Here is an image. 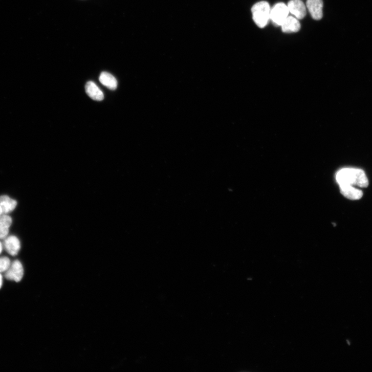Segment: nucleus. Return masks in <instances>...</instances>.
Returning <instances> with one entry per match:
<instances>
[{"label":"nucleus","mask_w":372,"mask_h":372,"mask_svg":"<svg viewBox=\"0 0 372 372\" xmlns=\"http://www.w3.org/2000/svg\"><path fill=\"white\" fill-rule=\"evenodd\" d=\"M3 215V210H2L1 206H0V218H1V217Z\"/></svg>","instance_id":"f3484780"},{"label":"nucleus","mask_w":372,"mask_h":372,"mask_svg":"<svg viewBox=\"0 0 372 372\" xmlns=\"http://www.w3.org/2000/svg\"><path fill=\"white\" fill-rule=\"evenodd\" d=\"M5 277L10 281H20L24 274V268L21 262L15 260L11 262L9 268L5 272Z\"/></svg>","instance_id":"20e7f679"},{"label":"nucleus","mask_w":372,"mask_h":372,"mask_svg":"<svg viewBox=\"0 0 372 372\" xmlns=\"http://www.w3.org/2000/svg\"><path fill=\"white\" fill-rule=\"evenodd\" d=\"M12 219L8 214H3L0 218V239H5L9 233Z\"/></svg>","instance_id":"ddd939ff"},{"label":"nucleus","mask_w":372,"mask_h":372,"mask_svg":"<svg viewBox=\"0 0 372 372\" xmlns=\"http://www.w3.org/2000/svg\"><path fill=\"white\" fill-rule=\"evenodd\" d=\"M85 88L87 95L93 100L99 101L103 99L104 95L102 92L94 82H87Z\"/></svg>","instance_id":"6e6552de"},{"label":"nucleus","mask_w":372,"mask_h":372,"mask_svg":"<svg viewBox=\"0 0 372 372\" xmlns=\"http://www.w3.org/2000/svg\"><path fill=\"white\" fill-rule=\"evenodd\" d=\"M3 246L4 245H3V244L1 242H0V254H1L3 252Z\"/></svg>","instance_id":"dca6fc26"},{"label":"nucleus","mask_w":372,"mask_h":372,"mask_svg":"<svg viewBox=\"0 0 372 372\" xmlns=\"http://www.w3.org/2000/svg\"><path fill=\"white\" fill-rule=\"evenodd\" d=\"M271 10L269 4L266 2L258 3L252 7L253 19L259 28H264L268 25L271 19Z\"/></svg>","instance_id":"f03ea898"},{"label":"nucleus","mask_w":372,"mask_h":372,"mask_svg":"<svg viewBox=\"0 0 372 372\" xmlns=\"http://www.w3.org/2000/svg\"><path fill=\"white\" fill-rule=\"evenodd\" d=\"M4 246L6 251L12 256L17 255L21 248L19 239L14 235L7 236L4 239Z\"/></svg>","instance_id":"0eeeda50"},{"label":"nucleus","mask_w":372,"mask_h":372,"mask_svg":"<svg viewBox=\"0 0 372 372\" xmlns=\"http://www.w3.org/2000/svg\"><path fill=\"white\" fill-rule=\"evenodd\" d=\"M336 180L340 187L357 186L366 188L368 186V181L365 172L359 169H342L337 173Z\"/></svg>","instance_id":"f257e3e1"},{"label":"nucleus","mask_w":372,"mask_h":372,"mask_svg":"<svg viewBox=\"0 0 372 372\" xmlns=\"http://www.w3.org/2000/svg\"><path fill=\"white\" fill-rule=\"evenodd\" d=\"M17 202L9 196L4 195L0 196V206H1L3 214H8L13 211L16 207Z\"/></svg>","instance_id":"9d476101"},{"label":"nucleus","mask_w":372,"mask_h":372,"mask_svg":"<svg viewBox=\"0 0 372 372\" xmlns=\"http://www.w3.org/2000/svg\"><path fill=\"white\" fill-rule=\"evenodd\" d=\"M287 6L290 13L298 19H303L307 14L306 7L301 0H291Z\"/></svg>","instance_id":"423d86ee"},{"label":"nucleus","mask_w":372,"mask_h":372,"mask_svg":"<svg viewBox=\"0 0 372 372\" xmlns=\"http://www.w3.org/2000/svg\"><path fill=\"white\" fill-rule=\"evenodd\" d=\"M281 27L282 32L288 33L298 32L301 28L298 20L292 16H288Z\"/></svg>","instance_id":"1a4fd4ad"},{"label":"nucleus","mask_w":372,"mask_h":372,"mask_svg":"<svg viewBox=\"0 0 372 372\" xmlns=\"http://www.w3.org/2000/svg\"><path fill=\"white\" fill-rule=\"evenodd\" d=\"M3 284V277L1 273H0V289L2 288Z\"/></svg>","instance_id":"2eb2a0df"},{"label":"nucleus","mask_w":372,"mask_h":372,"mask_svg":"<svg viewBox=\"0 0 372 372\" xmlns=\"http://www.w3.org/2000/svg\"><path fill=\"white\" fill-rule=\"evenodd\" d=\"M289 10L283 3L276 4L271 10L270 18L276 27L281 26L289 16Z\"/></svg>","instance_id":"7ed1b4c3"},{"label":"nucleus","mask_w":372,"mask_h":372,"mask_svg":"<svg viewBox=\"0 0 372 372\" xmlns=\"http://www.w3.org/2000/svg\"><path fill=\"white\" fill-rule=\"evenodd\" d=\"M99 81L104 86L111 90H115L118 86V81L116 78L112 74L107 72H102L99 78Z\"/></svg>","instance_id":"f8f14e48"},{"label":"nucleus","mask_w":372,"mask_h":372,"mask_svg":"<svg viewBox=\"0 0 372 372\" xmlns=\"http://www.w3.org/2000/svg\"><path fill=\"white\" fill-rule=\"evenodd\" d=\"M341 193L346 198L351 200H360L363 196L361 190L353 186L340 187Z\"/></svg>","instance_id":"9b49d317"},{"label":"nucleus","mask_w":372,"mask_h":372,"mask_svg":"<svg viewBox=\"0 0 372 372\" xmlns=\"http://www.w3.org/2000/svg\"><path fill=\"white\" fill-rule=\"evenodd\" d=\"M11 261L10 258L6 256L0 257V273L6 272L10 267Z\"/></svg>","instance_id":"4468645a"},{"label":"nucleus","mask_w":372,"mask_h":372,"mask_svg":"<svg viewBox=\"0 0 372 372\" xmlns=\"http://www.w3.org/2000/svg\"><path fill=\"white\" fill-rule=\"evenodd\" d=\"M306 6L313 19L320 20L323 18V0H307Z\"/></svg>","instance_id":"39448f33"}]
</instances>
